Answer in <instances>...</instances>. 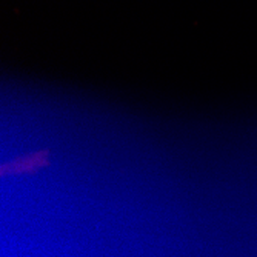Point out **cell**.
I'll list each match as a JSON object with an SVG mask.
<instances>
[{
    "label": "cell",
    "instance_id": "obj_1",
    "mask_svg": "<svg viewBox=\"0 0 257 257\" xmlns=\"http://www.w3.org/2000/svg\"><path fill=\"white\" fill-rule=\"evenodd\" d=\"M50 165V151H39L34 154H30L27 157L16 159L10 163H4L0 167V174H17V173H34L43 167Z\"/></svg>",
    "mask_w": 257,
    "mask_h": 257
}]
</instances>
